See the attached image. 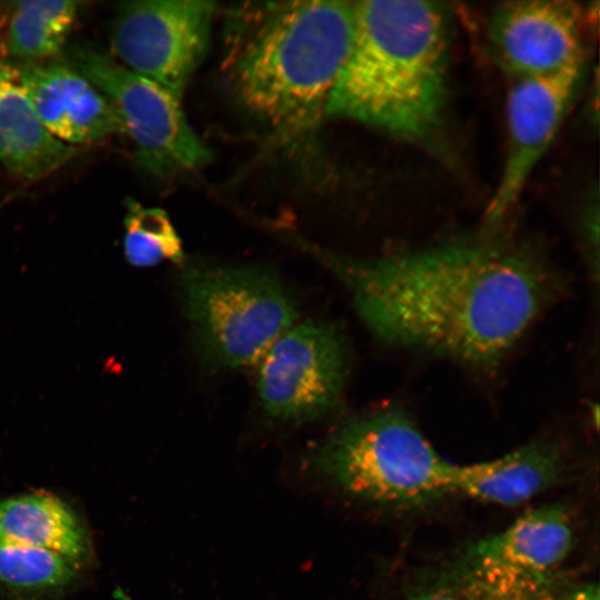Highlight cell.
I'll return each mask as SVG.
<instances>
[{
  "mask_svg": "<svg viewBox=\"0 0 600 600\" xmlns=\"http://www.w3.org/2000/svg\"><path fill=\"white\" fill-rule=\"evenodd\" d=\"M589 20L572 1L501 2L489 16L488 44L510 79L549 74L584 63Z\"/></svg>",
  "mask_w": 600,
  "mask_h": 600,
  "instance_id": "10",
  "label": "cell"
},
{
  "mask_svg": "<svg viewBox=\"0 0 600 600\" xmlns=\"http://www.w3.org/2000/svg\"><path fill=\"white\" fill-rule=\"evenodd\" d=\"M214 11L210 1L120 3L111 26L112 57L181 98L207 53Z\"/></svg>",
  "mask_w": 600,
  "mask_h": 600,
  "instance_id": "7",
  "label": "cell"
},
{
  "mask_svg": "<svg viewBox=\"0 0 600 600\" xmlns=\"http://www.w3.org/2000/svg\"><path fill=\"white\" fill-rule=\"evenodd\" d=\"M259 361L258 396L272 420H313L340 400L348 373V349L340 331L330 323L292 326Z\"/></svg>",
  "mask_w": 600,
  "mask_h": 600,
  "instance_id": "8",
  "label": "cell"
},
{
  "mask_svg": "<svg viewBox=\"0 0 600 600\" xmlns=\"http://www.w3.org/2000/svg\"><path fill=\"white\" fill-rule=\"evenodd\" d=\"M310 468L342 493L389 510H411L451 493L454 463L397 408L344 422L308 457Z\"/></svg>",
  "mask_w": 600,
  "mask_h": 600,
  "instance_id": "4",
  "label": "cell"
},
{
  "mask_svg": "<svg viewBox=\"0 0 600 600\" xmlns=\"http://www.w3.org/2000/svg\"><path fill=\"white\" fill-rule=\"evenodd\" d=\"M564 600H600L597 582H586L567 591Z\"/></svg>",
  "mask_w": 600,
  "mask_h": 600,
  "instance_id": "20",
  "label": "cell"
},
{
  "mask_svg": "<svg viewBox=\"0 0 600 600\" xmlns=\"http://www.w3.org/2000/svg\"><path fill=\"white\" fill-rule=\"evenodd\" d=\"M123 252L134 267H153L163 260L181 262L182 241L164 210L128 199Z\"/></svg>",
  "mask_w": 600,
  "mask_h": 600,
  "instance_id": "18",
  "label": "cell"
},
{
  "mask_svg": "<svg viewBox=\"0 0 600 600\" xmlns=\"http://www.w3.org/2000/svg\"><path fill=\"white\" fill-rule=\"evenodd\" d=\"M0 540L56 552L74 566L87 553L86 534L74 513L44 492L0 501Z\"/></svg>",
  "mask_w": 600,
  "mask_h": 600,
  "instance_id": "17",
  "label": "cell"
},
{
  "mask_svg": "<svg viewBox=\"0 0 600 600\" xmlns=\"http://www.w3.org/2000/svg\"><path fill=\"white\" fill-rule=\"evenodd\" d=\"M356 2L246 3L229 11L222 70L236 102L282 139L312 133L348 57Z\"/></svg>",
  "mask_w": 600,
  "mask_h": 600,
  "instance_id": "2",
  "label": "cell"
},
{
  "mask_svg": "<svg viewBox=\"0 0 600 600\" xmlns=\"http://www.w3.org/2000/svg\"><path fill=\"white\" fill-rule=\"evenodd\" d=\"M311 249L379 339L482 370L502 361L558 289L537 251L493 236L377 258Z\"/></svg>",
  "mask_w": 600,
  "mask_h": 600,
  "instance_id": "1",
  "label": "cell"
},
{
  "mask_svg": "<svg viewBox=\"0 0 600 600\" xmlns=\"http://www.w3.org/2000/svg\"><path fill=\"white\" fill-rule=\"evenodd\" d=\"M19 80L46 129L72 147L123 133L109 99L68 61L16 66Z\"/></svg>",
  "mask_w": 600,
  "mask_h": 600,
  "instance_id": "12",
  "label": "cell"
},
{
  "mask_svg": "<svg viewBox=\"0 0 600 600\" xmlns=\"http://www.w3.org/2000/svg\"><path fill=\"white\" fill-rule=\"evenodd\" d=\"M566 467L564 453L557 442L536 439L491 460L454 463L450 492L516 507L563 480Z\"/></svg>",
  "mask_w": 600,
  "mask_h": 600,
  "instance_id": "13",
  "label": "cell"
},
{
  "mask_svg": "<svg viewBox=\"0 0 600 600\" xmlns=\"http://www.w3.org/2000/svg\"><path fill=\"white\" fill-rule=\"evenodd\" d=\"M66 61L112 103L144 173L169 178L210 160L211 151L191 128L181 98L170 90L129 70L92 44L71 46Z\"/></svg>",
  "mask_w": 600,
  "mask_h": 600,
  "instance_id": "6",
  "label": "cell"
},
{
  "mask_svg": "<svg viewBox=\"0 0 600 600\" xmlns=\"http://www.w3.org/2000/svg\"><path fill=\"white\" fill-rule=\"evenodd\" d=\"M560 583L537 584L497 576L457 557L414 573L398 600H564Z\"/></svg>",
  "mask_w": 600,
  "mask_h": 600,
  "instance_id": "16",
  "label": "cell"
},
{
  "mask_svg": "<svg viewBox=\"0 0 600 600\" xmlns=\"http://www.w3.org/2000/svg\"><path fill=\"white\" fill-rule=\"evenodd\" d=\"M82 4L61 0L1 3L0 58L13 66L57 58Z\"/></svg>",
  "mask_w": 600,
  "mask_h": 600,
  "instance_id": "15",
  "label": "cell"
},
{
  "mask_svg": "<svg viewBox=\"0 0 600 600\" xmlns=\"http://www.w3.org/2000/svg\"><path fill=\"white\" fill-rule=\"evenodd\" d=\"M574 543L567 509L548 503L524 511L507 528L467 547L458 557L480 570L517 581L558 583Z\"/></svg>",
  "mask_w": 600,
  "mask_h": 600,
  "instance_id": "11",
  "label": "cell"
},
{
  "mask_svg": "<svg viewBox=\"0 0 600 600\" xmlns=\"http://www.w3.org/2000/svg\"><path fill=\"white\" fill-rule=\"evenodd\" d=\"M180 287L196 344L218 368L259 361L297 318L280 280L261 268L189 266Z\"/></svg>",
  "mask_w": 600,
  "mask_h": 600,
  "instance_id": "5",
  "label": "cell"
},
{
  "mask_svg": "<svg viewBox=\"0 0 600 600\" xmlns=\"http://www.w3.org/2000/svg\"><path fill=\"white\" fill-rule=\"evenodd\" d=\"M78 150L46 129L16 66L0 58V166L17 178L34 181L63 167Z\"/></svg>",
  "mask_w": 600,
  "mask_h": 600,
  "instance_id": "14",
  "label": "cell"
},
{
  "mask_svg": "<svg viewBox=\"0 0 600 600\" xmlns=\"http://www.w3.org/2000/svg\"><path fill=\"white\" fill-rule=\"evenodd\" d=\"M76 566L41 548L0 540V583L17 590H42L64 586Z\"/></svg>",
  "mask_w": 600,
  "mask_h": 600,
  "instance_id": "19",
  "label": "cell"
},
{
  "mask_svg": "<svg viewBox=\"0 0 600 600\" xmlns=\"http://www.w3.org/2000/svg\"><path fill=\"white\" fill-rule=\"evenodd\" d=\"M448 20L440 3L356 2L352 43L326 116L432 149L446 124Z\"/></svg>",
  "mask_w": 600,
  "mask_h": 600,
  "instance_id": "3",
  "label": "cell"
},
{
  "mask_svg": "<svg viewBox=\"0 0 600 600\" xmlns=\"http://www.w3.org/2000/svg\"><path fill=\"white\" fill-rule=\"evenodd\" d=\"M584 63L511 79L507 96L508 141L499 182L484 210L490 226L517 204L531 173L553 142L573 101Z\"/></svg>",
  "mask_w": 600,
  "mask_h": 600,
  "instance_id": "9",
  "label": "cell"
}]
</instances>
